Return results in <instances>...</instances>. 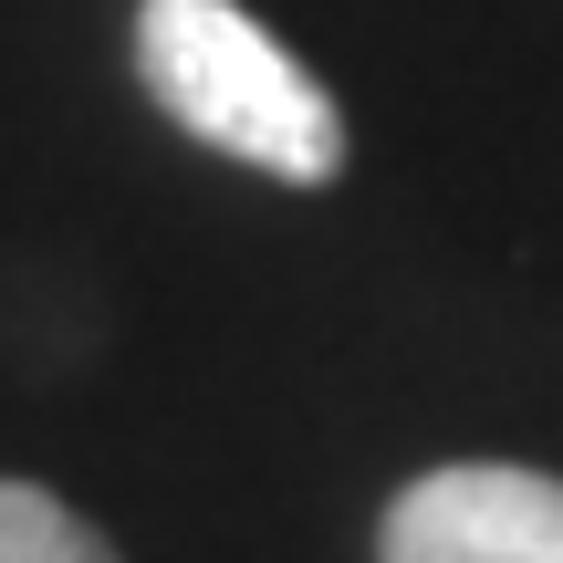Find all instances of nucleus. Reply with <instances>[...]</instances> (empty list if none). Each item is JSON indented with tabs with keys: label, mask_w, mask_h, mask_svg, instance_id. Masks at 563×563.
Here are the masks:
<instances>
[{
	"label": "nucleus",
	"mask_w": 563,
	"mask_h": 563,
	"mask_svg": "<svg viewBox=\"0 0 563 563\" xmlns=\"http://www.w3.org/2000/svg\"><path fill=\"white\" fill-rule=\"evenodd\" d=\"M136 74L178 136L282 188L344 178V115L241 0H136Z\"/></svg>",
	"instance_id": "1"
},
{
	"label": "nucleus",
	"mask_w": 563,
	"mask_h": 563,
	"mask_svg": "<svg viewBox=\"0 0 563 563\" xmlns=\"http://www.w3.org/2000/svg\"><path fill=\"white\" fill-rule=\"evenodd\" d=\"M376 563H563V481L522 460H449L386 501Z\"/></svg>",
	"instance_id": "2"
},
{
	"label": "nucleus",
	"mask_w": 563,
	"mask_h": 563,
	"mask_svg": "<svg viewBox=\"0 0 563 563\" xmlns=\"http://www.w3.org/2000/svg\"><path fill=\"white\" fill-rule=\"evenodd\" d=\"M0 563H115V543L42 481H0Z\"/></svg>",
	"instance_id": "3"
}]
</instances>
